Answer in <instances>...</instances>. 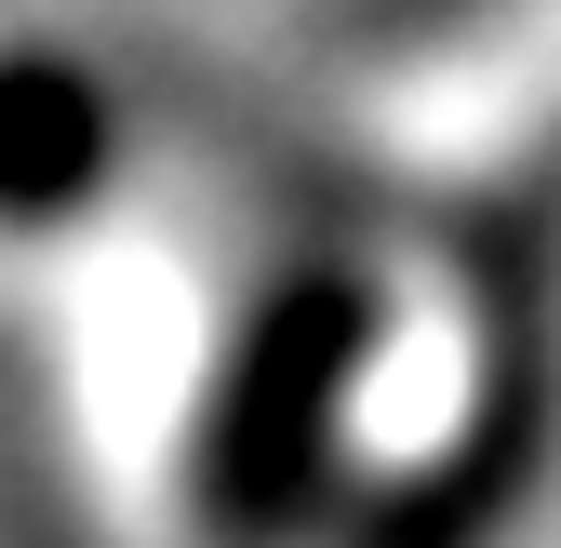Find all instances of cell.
<instances>
[{
  "label": "cell",
  "mask_w": 561,
  "mask_h": 548,
  "mask_svg": "<svg viewBox=\"0 0 561 548\" xmlns=\"http://www.w3.org/2000/svg\"><path fill=\"white\" fill-rule=\"evenodd\" d=\"M334 134L442 201L561 187V0H388L334 54Z\"/></svg>",
  "instance_id": "6da1fadb"
}]
</instances>
